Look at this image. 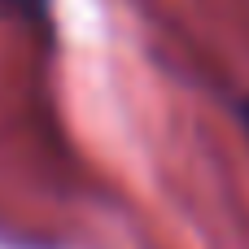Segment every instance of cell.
<instances>
[{"instance_id": "obj_2", "label": "cell", "mask_w": 249, "mask_h": 249, "mask_svg": "<svg viewBox=\"0 0 249 249\" xmlns=\"http://www.w3.org/2000/svg\"><path fill=\"white\" fill-rule=\"evenodd\" d=\"M241 118H245V127H249V101H245V105H241Z\"/></svg>"}, {"instance_id": "obj_1", "label": "cell", "mask_w": 249, "mask_h": 249, "mask_svg": "<svg viewBox=\"0 0 249 249\" xmlns=\"http://www.w3.org/2000/svg\"><path fill=\"white\" fill-rule=\"evenodd\" d=\"M0 4H9V9H39V0H0Z\"/></svg>"}]
</instances>
